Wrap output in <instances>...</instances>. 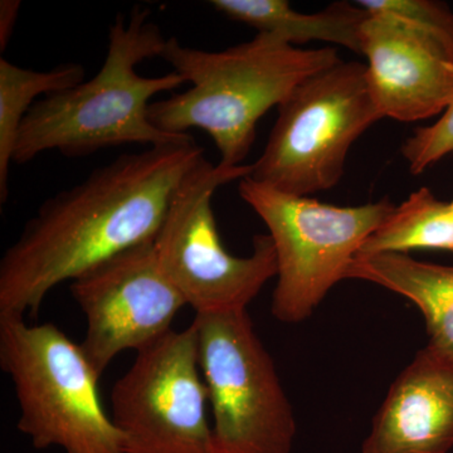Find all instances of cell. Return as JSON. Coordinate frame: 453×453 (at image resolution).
<instances>
[{"label":"cell","instance_id":"30bf717a","mask_svg":"<svg viewBox=\"0 0 453 453\" xmlns=\"http://www.w3.org/2000/svg\"><path fill=\"white\" fill-rule=\"evenodd\" d=\"M71 292L86 319L80 345L100 378L122 351H139L173 330L187 305L160 270L153 241L88 268Z\"/></svg>","mask_w":453,"mask_h":453},{"label":"cell","instance_id":"277c9868","mask_svg":"<svg viewBox=\"0 0 453 453\" xmlns=\"http://www.w3.org/2000/svg\"><path fill=\"white\" fill-rule=\"evenodd\" d=\"M0 368L19 404L17 427L35 449L125 453L120 432L101 403L100 377L81 345L58 326L0 318Z\"/></svg>","mask_w":453,"mask_h":453},{"label":"cell","instance_id":"3957f363","mask_svg":"<svg viewBox=\"0 0 453 453\" xmlns=\"http://www.w3.org/2000/svg\"><path fill=\"white\" fill-rule=\"evenodd\" d=\"M150 11L135 7L129 20L118 16L109 29L105 61L88 81L38 100L18 134L13 163L32 162L44 151L88 157L124 144H172L189 134L164 133L149 120L150 100L183 86L177 73L144 77L136 65L162 57L166 46Z\"/></svg>","mask_w":453,"mask_h":453},{"label":"cell","instance_id":"5bb4252c","mask_svg":"<svg viewBox=\"0 0 453 453\" xmlns=\"http://www.w3.org/2000/svg\"><path fill=\"white\" fill-rule=\"evenodd\" d=\"M219 13L300 47L325 42L362 53V28L369 13L357 3H333L314 14L297 13L286 0H211Z\"/></svg>","mask_w":453,"mask_h":453},{"label":"cell","instance_id":"52a82bcc","mask_svg":"<svg viewBox=\"0 0 453 453\" xmlns=\"http://www.w3.org/2000/svg\"><path fill=\"white\" fill-rule=\"evenodd\" d=\"M279 116L250 175L258 183L310 196L332 189L351 146L381 115L366 65L344 62L300 83L277 107Z\"/></svg>","mask_w":453,"mask_h":453},{"label":"cell","instance_id":"9a60e30c","mask_svg":"<svg viewBox=\"0 0 453 453\" xmlns=\"http://www.w3.org/2000/svg\"><path fill=\"white\" fill-rule=\"evenodd\" d=\"M81 64L56 65L50 71H33L0 58V202L9 196V168L13 163L20 125L40 96L73 88L85 81Z\"/></svg>","mask_w":453,"mask_h":453},{"label":"cell","instance_id":"6da1fadb","mask_svg":"<svg viewBox=\"0 0 453 453\" xmlns=\"http://www.w3.org/2000/svg\"><path fill=\"white\" fill-rule=\"evenodd\" d=\"M203 157L192 136L150 146L46 199L0 259V318L37 315L59 283L153 241L175 190Z\"/></svg>","mask_w":453,"mask_h":453},{"label":"cell","instance_id":"d6986e66","mask_svg":"<svg viewBox=\"0 0 453 453\" xmlns=\"http://www.w3.org/2000/svg\"><path fill=\"white\" fill-rule=\"evenodd\" d=\"M19 0H2L0 2V50H7L9 41L16 29L19 16Z\"/></svg>","mask_w":453,"mask_h":453},{"label":"cell","instance_id":"2e32d148","mask_svg":"<svg viewBox=\"0 0 453 453\" xmlns=\"http://www.w3.org/2000/svg\"><path fill=\"white\" fill-rule=\"evenodd\" d=\"M437 250L453 253V208L428 188L395 205L387 219L363 243L357 256Z\"/></svg>","mask_w":453,"mask_h":453},{"label":"cell","instance_id":"7a4b0ae2","mask_svg":"<svg viewBox=\"0 0 453 453\" xmlns=\"http://www.w3.org/2000/svg\"><path fill=\"white\" fill-rule=\"evenodd\" d=\"M162 57L190 88L151 103L149 120L174 135L195 127L205 131L225 166L242 165L268 110L281 105L309 77L342 61L334 47L301 49L265 33L219 52L170 37Z\"/></svg>","mask_w":453,"mask_h":453},{"label":"cell","instance_id":"ba28073f","mask_svg":"<svg viewBox=\"0 0 453 453\" xmlns=\"http://www.w3.org/2000/svg\"><path fill=\"white\" fill-rule=\"evenodd\" d=\"M217 453H291L296 422L247 310L196 314Z\"/></svg>","mask_w":453,"mask_h":453},{"label":"cell","instance_id":"ac0fdd59","mask_svg":"<svg viewBox=\"0 0 453 453\" xmlns=\"http://www.w3.org/2000/svg\"><path fill=\"white\" fill-rule=\"evenodd\" d=\"M401 153L413 175L422 174L453 154V101L431 127L414 130L402 145Z\"/></svg>","mask_w":453,"mask_h":453},{"label":"cell","instance_id":"e0dca14e","mask_svg":"<svg viewBox=\"0 0 453 453\" xmlns=\"http://www.w3.org/2000/svg\"><path fill=\"white\" fill-rule=\"evenodd\" d=\"M368 13L399 18L436 42L453 64V12L434 0H362L357 2Z\"/></svg>","mask_w":453,"mask_h":453},{"label":"cell","instance_id":"8fae6325","mask_svg":"<svg viewBox=\"0 0 453 453\" xmlns=\"http://www.w3.org/2000/svg\"><path fill=\"white\" fill-rule=\"evenodd\" d=\"M362 55L372 100L381 118L427 120L453 101V64L445 50L416 27L369 13L362 28Z\"/></svg>","mask_w":453,"mask_h":453},{"label":"cell","instance_id":"9c48e42d","mask_svg":"<svg viewBox=\"0 0 453 453\" xmlns=\"http://www.w3.org/2000/svg\"><path fill=\"white\" fill-rule=\"evenodd\" d=\"M195 326L170 330L136 351L111 390L125 453H217Z\"/></svg>","mask_w":453,"mask_h":453},{"label":"cell","instance_id":"5b68a950","mask_svg":"<svg viewBox=\"0 0 453 453\" xmlns=\"http://www.w3.org/2000/svg\"><path fill=\"white\" fill-rule=\"evenodd\" d=\"M252 174L251 165L225 166L203 157L175 190L153 247L169 282L196 314L247 310L276 277L275 247L268 234L253 237L249 257L231 255L211 208L220 187Z\"/></svg>","mask_w":453,"mask_h":453},{"label":"cell","instance_id":"7c38bea8","mask_svg":"<svg viewBox=\"0 0 453 453\" xmlns=\"http://www.w3.org/2000/svg\"><path fill=\"white\" fill-rule=\"evenodd\" d=\"M453 449V359L426 347L390 387L363 453H449Z\"/></svg>","mask_w":453,"mask_h":453},{"label":"cell","instance_id":"8992f818","mask_svg":"<svg viewBox=\"0 0 453 453\" xmlns=\"http://www.w3.org/2000/svg\"><path fill=\"white\" fill-rule=\"evenodd\" d=\"M238 193L264 220L275 247L276 288L273 314L282 323L308 319L349 268L363 243L395 205L388 198L356 207H338L280 192L251 177Z\"/></svg>","mask_w":453,"mask_h":453},{"label":"cell","instance_id":"ffe728a7","mask_svg":"<svg viewBox=\"0 0 453 453\" xmlns=\"http://www.w3.org/2000/svg\"><path fill=\"white\" fill-rule=\"evenodd\" d=\"M451 205H452V208H453V201L451 202Z\"/></svg>","mask_w":453,"mask_h":453},{"label":"cell","instance_id":"4fadbf2b","mask_svg":"<svg viewBox=\"0 0 453 453\" xmlns=\"http://www.w3.org/2000/svg\"><path fill=\"white\" fill-rule=\"evenodd\" d=\"M347 279L375 283L416 303L427 324L429 347L453 359V266L407 253L357 256Z\"/></svg>","mask_w":453,"mask_h":453}]
</instances>
